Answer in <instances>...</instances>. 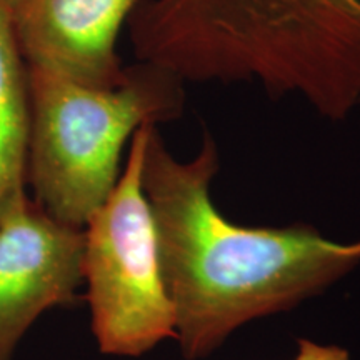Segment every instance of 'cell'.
<instances>
[{
	"instance_id": "cell-8",
	"label": "cell",
	"mask_w": 360,
	"mask_h": 360,
	"mask_svg": "<svg viewBox=\"0 0 360 360\" xmlns=\"http://www.w3.org/2000/svg\"><path fill=\"white\" fill-rule=\"evenodd\" d=\"M292 360H350V355L347 350L337 345H322L317 342L300 339L299 352Z\"/></svg>"
},
{
	"instance_id": "cell-2",
	"label": "cell",
	"mask_w": 360,
	"mask_h": 360,
	"mask_svg": "<svg viewBox=\"0 0 360 360\" xmlns=\"http://www.w3.org/2000/svg\"><path fill=\"white\" fill-rule=\"evenodd\" d=\"M139 62L184 84H249L310 97L360 70V0H142Z\"/></svg>"
},
{
	"instance_id": "cell-1",
	"label": "cell",
	"mask_w": 360,
	"mask_h": 360,
	"mask_svg": "<svg viewBox=\"0 0 360 360\" xmlns=\"http://www.w3.org/2000/svg\"><path fill=\"white\" fill-rule=\"evenodd\" d=\"M219 162L209 132L195 157L179 160L159 125L150 127L142 187L187 360L209 355L254 319L321 294L360 264V240L332 242L312 225L245 227L225 219L210 197Z\"/></svg>"
},
{
	"instance_id": "cell-5",
	"label": "cell",
	"mask_w": 360,
	"mask_h": 360,
	"mask_svg": "<svg viewBox=\"0 0 360 360\" xmlns=\"http://www.w3.org/2000/svg\"><path fill=\"white\" fill-rule=\"evenodd\" d=\"M84 229L22 195L0 219V360L47 310L70 305L84 282Z\"/></svg>"
},
{
	"instance_id": "cell-4",
	"label": "cell",
	"mask_w": 360,
	"mask_h": 360,
	"mask_svg": "<svg viewBox=\"0 0 360 360\" xmlns=\"http://www.w3.org/2000/svg\"><path fill=\"white\" fill-rule=\"evenodd\" d=\"M152 125H142L134 134L114 191L84 227L82 276L92 330L107 355L139 357L175 337V310L142 187Z\"/></svg>"
},
{
	"instance_id": "cell-6",
	"label": "cell",
	"mask_w": 360,
	"mask_h": 360,
	"mask_svg": "<svg viewBox=\"0 0 360 360\" xmlns=\"http://www.w3.org/2000/svg\"><path fill=\"white\" fill-rule=\"evenodd\" d=\"M142 0H20L12 22L27 65L92 85L115 87L127 67L117 39Z\"/></svg>"
},
{
	"instance_id": "cell-9",
	"label": "cell",
	"mask_w": 360,
	"mask_h": 360,
	"mask_svg": "<svg viewBox=\"0 0 360 360\" xmlns=\"http://www.w3.org/2000/svg\"><path fill=\"white\" fill-rule=\"evenodd\" d=\"M19 2H20V0H6V4H7L8 7H11V11H12V8L15 7Z\"/></svg>"
},
{
	"instance_id": "cell-7",
	"label": "cell",
	"mask_w": 360,
	"mask_h": 360,
	"mask_svg": "<svg viewBox=\"0 0 360 360\" xmlns=\"http://www.w3.org/2000/svg\"><path fill=\"white\" fill-rule=\"evenodd\" d=\"M29 85L12 12L0 0V219L27 193Z\"/></svg>"
},
{
	"instance_id": "cell-3",
	"label": "cell",
	"mask_w": 360,
	"mask_h": 360,
	"mask_svg": "<svg viewBox=\"0 0 360 360\" xmlns=\"http://www.w3.org/2000/svg\"><path fill=\"white\" fill-rule=\"evenodd\" d=\"M27 184L45 212L77 229L114 191L134 134L179 119L186 103L182 80L143 62L127 67L115 87H92L39 65H27Z\"/></svg>"
}]
</instances>
